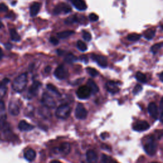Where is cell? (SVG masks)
Instances as JSON below:
<instances>
[{
	"label": "cell",
	"instance_id": "47",
	"mask_svg": "<svg viewBox=\"0 0 163 163\" xmlns=\"http://www.w3.org/2000/svg\"><path fill=\"white\" fill-rule=\"evenodd\" d=\"M50 163H62L61 162L58 161V160H54V161H52Z\"/></svg>",
	"mask_w": 163,
	"mask_h": 163
},
{
	"label": "cell",
	"instance_id": "39",
	"mask_svg": "<svg viewBox=\"0 0 163 163\" xmlns=\"http://www.w3.org/2000/svg\"><path fill=\"white\" fill-rule=\"evenodd\" d=\"M8 7L3 3H0V12H5L8 11Z\"/></svg>",
	"mask_w": 163,
	"mask_h": 163
},
{
	"label": "cell",
	"instance_id": "32",
	"mask_svg": "<svg viewBox=\"0 0 163 163\" xmlns=\"http://www.w3.org/2000/svg\"><path fill=\"white\" fill-rule=\"evenodd\" d=\"M47 89L50 91H51V92H52V93H53L54 94H56L57 96H60L61 95L60 93H59V92L57 89V88H56L53 85H52V84H48L47 85Z\"/></svg>",
	"mask_w": 163,
	"mask_h": 163
},
{
	"label": "cell",
	"instance_id": "34",
	"mask_svg": "<svg viewBox=\"0 0 163 163\" xmlns=\"http://www.w3.org/2000/svg\"><path fill=\"white\" fill-rule=\"evenodd\" d=\"M162 46V43H156L155 45H154L152 46V47H151V52L153 53V54H156L158 51L159 50V49H161V47Z\"/></svg>",
	"mask_w": 163,
	"mask_h": 163
},
{
	"label": "cell",
	"instance_id": "24",
	"mask_svg": "<svg viewBox=\"0 0 163 163\" xmlns=\"http://www.w3.org/2000/svg\"><path fill=\"white\" fill-rule=\"evenodd\" d=\"M156 31V30L154 28H151L149 29H147L144 33V37L147 40H152L154 37Z\"/></svg>",
	"mask_w": 163,
	"mask_h": 163
},
{
	"label": "cell",
	"instance_id": "41",
	"mask_svg": "<svg viewBox=\"0 0 163 163\" xmlns=\"http://www.w3.org/2000/svg\"><path fill=\"white\" fill-rule=\"evenodd\" d=\"M79 59H80V61H83V62H84L85 63H88V58L86 55H82V56H80Z\"/></svg>",
	"mask_w": 163,
	"mask_h": 163
},
{
	"label": "cell",
	"instance_id": "43",
	"mask_svg": "<svg viewBox=\"0 0 163 163\" xmlns=\"http://www.w3.org/2000/svg\"><path fill=\"white\" fill-rule=\"evenodd\" d=\"M156 134L157 135V137L160 138L161 136H163V130L161 131H158V132H156Z\"/></svg>",
	"mask_w": 163,
	"mask_h": 163
},
{
	"label": "cell",
	"instance_id": "36",
	"mask_svg": "<svg viewBox=\"0 0 163 163\" xmlns=\"http://www.w3.org/2000/svg\"><path fill=\"white\" fill-rule=\"evenodd\" d=\"M89 19L92 22H96L99 19V17L98 15H96L94 13H92L89 15Z\"/></svg>",
	"mask_w": 163,
	"mask_h": 163
},
{
	"label": "cell",
	"instance_id": "4",
	"mask_svg": "<svg viewBox=\"0 0 163 163\" xmlns=\"http://www.w3.org/2000/svg\"><path fill=\"white\" fill-rule=\"evenodd\" d=\"M42 103L45 107H47L48 108H54L56 106V103L54 98L47 93L43 94Z\"/></svg>",
	"mask_w": 163,
	"mask_h": 163
},
{
	"label": "cell",
	"instance_id": "42",
	"mask_svg": "<svg viewBox=\"0 0 163 163\" xmlns=\"http://www.w3.org/2000/svg\"><path fill=\"white\" fill-rule=\"evenodd\" d=\"M159 109L162 112V114L163 113V98L161 99V102H160V105H159Z\"/></svg>",
	"mask_w": 163,
	"mask_h": 163
},
{
	"label": "cell",
	"instance_id": "12",
	"mask_svg": "<svg viewBox=\"0 0 163 163\" xmlns=\"http://www.w3.org/2000/svg\"><path fill=\"white\" fill-rule=\"evenodd\" d=\"M92 59L95 61L102 68H106L108 65L107 59L103 55L93 54L92 55Z\"/></svg>",
	"mask_w": 163,
	"mask_h": 163
},
{
	"label": "cell",
	"instance_id": "31",
	"mask_svg": "<svg viewBox=\"0 0 163 163\" xmlns=\"http://www.w3.org/2000/svg\"><path fill=\"white\" fill-rule=\"evenodd\" d=\"M141 38V36L137 33H131L127 36V39L131 42H136V41L139 40Z\"/></svg>",
	"mask_w": 163,
	"mask_h": 163
},
{
	"label": "cell",
	"instance_id": "3",
	"mask_svg": "<svg viewBox=\"0 0 163 163\" xmlns=\"http://www.w3.org/2000/svg\"><path fill=\"white\" fill-rule=\"evenodd\" d=\"M144 150L148 155H155L157 151V144L154 138H150L144 145Z\"/></svg>",
	"mask_w": 163,
	"mask_h": 163
},
{
	"label": "cell",
	"instance_id": "30",
	"mask_svg": "<svg viewBox=\"0 0 163 163\" xmlns=\"http://www.w3.org/2000/svg\"><path fill=\"white\" fill-rule=\"evenodd\" d=\"M76 46H77V48L79 50L82 51V52H85L87 50V47L86 44L83 42L82 41H78L77 43H76Z\"/></svg>",
	"mask_w": 163,
	"mask_h": 163
},
{
	"label": "cell",
	"instance_id": "27",
	"mask_svg": "<svg viewBox=\"0 0 163 163\" xmlns=\"http://www.w3.org/2000/svg\"><path fill=\"white\" fill-rule=\"evenodd\" d=\"M76 60H77V58L72 54H68L64 58V61L67 63H73L75 62Z\"/></svg>",
	"mask_w": 163,
	"mask_h": 163
},
{
	"label": "cell",
	"instance_id": "8",
	"mask_svg": "<svg viewBox=\"0 0 163 163\" xmlns=\"http://www.w3.org/2000/svg\"><path fill=\"white\" fill-rule=\"evenodd\" d=\"M150 127L149 124L145 120H139L136 122L132 126V128L136 131L142 132L149 129Z\"/></svg>",
	"mask_w": 163,
	"mask_h": 163
},
{
	"label": "cell",
	"instance_id": "14",
	"mask_svg": "<svg viewBox=\"0 0 163 163\" xmlns=\"http://www.w3.org/2000/svg\"><path fill=\"white\" fill-rule=\"evenodd\" d=\"M73 6L80 11H84L87 9V5L84 0H70Z\"/></svg>",
	"mask_w": 163,
	"mask_h": 163
},
{
	"label": "cell",
	"instance_id": "15",
	"mask_svg": "<svg viewBox=\"0 0 163 163\" xmlns=\"http://www.w3.org/2000/svg\"><path fill=\"white\" fill-rule=\"evenodd\" d=\"M61 154L63 156L68 155L71 151V145L69 143H63L58 149Z\"/></svg>",
	"mask_w": 163,
	"mask_h": 163
},
{
	"label": "cell",
	"instance_id": "25",
	"mask_svg": "<svg viewBox=\"0 0 163 163\" xmlns=\"http://www.w3.org/2000/svg\"><path fill=\"white\" fill-rule=\"evenodd\" d=\"M75 32L71 30H67V31H64L60 32L58 34V37L60 39H65L67 38L68 37H70L72 34H73Z\"/></svg>",
	"mask_w": 163,
	"mask_h": 163
},
{
	"label": "cell",
	"instance_id": "2",
	"mask_svg": "<svg viewBox=\"0 0 163 163\" xmlns=\"http://www.w3.org/2000/svg\"><path fill=\"white\" fill-rule=\"evenodd\" d=\"M71 108L68 105H62L59 106L55 111V116L58 119H66L69 117L71 114Z\"/></svg>",
	"mask_w": 163,
	"mask_h": 163
},
{
	"label": "cell",
	"instance_id": "37",
	"mask_svg": "<svg viewBox=\"0 0 163 163\" xmlns=\"http://www.w3.org/2000/svg\"><path fill=\"white\" fill-rule=\"evenodd\" d=\"M83 38L85 41H87V42H89V41L91 40V38H92L91 34L88 32H84V33H83Z\"/></svg>",
	"mask_w": 163,
	"mask_h": 163
},
{
	"label": "cell",
	"instance_id": "50",
	"mask_svg": "<svg viewBox=\"0 0 163 163\" xmlns=\"http://www.w3.org/2000/svg\"><path fill=\"white\" fill-rule=\"evenodd\" d=\"M154 163H157V162H154Z\"/></svg>",
	"mask_w": 163,
	"mask_h": 163
},
{
	"label": "cell",
	"instance_id": "11",
	"mask_svg": "<svg viewBox=\"0 0 163 163\" xmlns=\"http://www.w3.org/2000/svg\"><path fill=\"white\" fill-rule=\"evenodd\" d=\"M8 111L10 114L12 115H18L20 112V107L18 104V102L14 100H12L10 101L8 106Z\"/></svg>",
	"mask_w": 163,
	"mask_h": 163
},
{
	"label": "cell",
	"instance_id": "13",
	"mask_svg": "<svg viewBox=\"0 0 163 163\" xmlns=\"http://www.w3.org/2000/svg\"><path fill=\"white\" fill-rule=\"evenodd\" d=\"M7 125V117L5 110H0V130L4 129Z\"/></svg>",
	"mask_w": 163,
	"mask_h": 163
},
{
	"label": "cell",
	"instance_id": "7",
	"mask_svg": "<svg viewBox=\"0 0 163 163\" xmlns=\"http://www.w3.org/2000/svg\"><path fill=\"white\" fill-rule=\"evenodd\" d=\"M87 116V111L85 108L84 105L79 103L76 106L75 109V117L76 119L82 120L85 119Z\"/></svg>",
	"mask_w": 163,
	"mask_h": 163
},
{
	"label": "cell",
	"instance_id": "1",
	"mask_svg": "<svg viewBox=\"0 0 163 163\" xmlns=\"http://www.w3.org/2000/svg\"><path fill=\"white\" fill-rule=\"evenodd\" d=\"M28 82V76L26 73H22L19 75L14 80L12 85L13 90L17 93H21L22 92Z\"/></svg>",
	"mask_w": 163,
	"mask_h": 163
},
{
	"label": "cell",
	"instance_id": "6",
	"mask_svg": "<svg viewBox=\"0 0 163 163\" xmlns=\"http://www.w3.org/2000/svg\"><path fill=\"white\" fill-rule=\"evenodd\" d=\"M91 94V91L87 86H81L76 91V96L80 99H86L89 98Z\"/></svg>",
	"mask_w": 163,
	"mask_h": 163
},
{
	"label": "cell",
	"instance_id": "45",
	"mask_svg": "<svg viewBox=\"0 0 163 163\" xmlns=\"http://www.w3.org/2000/svg\"><path fill=\"white\" fill-rule=\"evenodd\" d=\"M159 79H160L161 81L162 82H163V72H162V73L160 74V75H159Z\"/></svg>",
	"mask_w": 163,
	"mask_h": 163
},
{
	"label": "cell",
	"instance_id": "29",
	"mask_svg": "<svg viewBox=\"0 0 163 163\" xmlns=\"http://www.w3.org/2000/svg\"><path fill=\"white\" fill-rule=\"evenodd\" d=\"M136 79L138 81H139L141 83H146L147 82V77L146 76L141 72H137L136 74Z\"/></svg>",
	"mask_w": 163,
	"mask_h": 163
},
{
	"label": "cell",
	"instance_id": "20",
	"mask_svg": "<svg viewBox=\"0 0 163 163\" xmlns=\"http://www.w3.org/2000/svg\"><path fill=\"white\" fill-rule=\"evenodd\" d=\"M9 79H4L1 83H0V99L5 95L7 93V84L9 82Z\"/></svg>",
	"mask_w": 163,
	"mask_h": 163
},
{
	"label": "cell",
	"instance_id": "9",
	"mask_svg": "<svg viewBox=\"0 0 163 163\" xmlns=\"http://www.w3.org/2000/svg\"><path fill=\"white\" fill-rule=\"evenodd\" d=\"M71 11V8L68 4L66 3H60L56 6L53 11L54 15L60 14L61 12L68 13Z\"/></svg>",
	"mask_w": 163,
	"mask_h": 163
},
{
	"label": "cell",
	"instance_id": "23",
	"mask_svg": "<svg viewBox=\"0 0 163 163\" xmlns=\"http://www.w3.org/2000/svg\"><path fill=\"white\" fill-rule=\"evenodd\" d=\"M40 4L39 3H34L31 5L30 8V15L31 17H34L37 15L40 9Z\"/></svg>",
	"mask_w": 163,
	"mask_h": 163
},
{
	"label": "cell",
	"instance_id": "16",
	"mask_svg": "<svg viewBox=\"0 0 163 163\" xmlns=\"http://www.w3.org/2000/svg\"><path fill=\"white\" fill-rule=\"evenodd\" d=\"M106 88L107 90L111 94H115L117 93H118L119 90L117 84L115 82H114L112 81L108 82L106 84Z\"/></svg>",
	"mask_w": 163,
	"mask_h": 163
},
{
	"label": "cell",
	"instance_id": "35",
	"mask_svg": "<svg viewBox=\"0 0 163 163\" xmlns=\"http://www.w3.org/2000/svg\"><path fill=\"white\" fill-rule=\"evenodd\" d=\"M77 17H76V16H71V17H68L67 19H66L65 20V23L66 24H73L74 22H77L78 21V20H77Z\"/></svg>",
	"mask_w": 163,
	"mask_h": 163
},
{
	"label": "cell",
	"instance_id": "33",
	"mask_svg": "<svg viewBox=\"0 0 163 163\" xmlns=\"http://www.w3.org/2000/svg\"><path fill=\"white\" fill-rule=\"evenodd\" d=\"M86 70H87V72L91 76H93V77H95V76L98 75V71L94 68H87Z\"/></svg>",
	"mask_w": 163,
	"mask_h": 163
},
{
	"label": "cell",
	"instance_id": "5",
	"mask_svg": "<svg viewBox=\"0 0 163 163\" xmlns=\"http://www.w3.org/2000/svg\"><path fill=\"white\" fill-rule=\"evenodd\" d=\"M54 76L59 80H64L68 77L69 73L64 66L60 65L55 69Z\"/></svg>",
	"mask_w": 163,
	"mask_h": 163
},
{
	"label": "cell",
	"instance_id": "49",
	"mask_svg": "<svg viewBox=\"0 0 163 163\" xmlns=\"http://www.w3.org/2000/svg\"><path fill=\"white\" fill-rule=\"evenodd\" d=\"M3 27V24H2V22L0 21V29H1V28Z\"/></svg>",
	"mask_w": 163,
	"mask_h": 163
},
{
	"label": "cell",
	"instance_id": "10",
	"mask_svg": "<svg viewBox=\"0 0 163 163\" xmlns=\"http://www.w3.org/2000/svg\"><path fill=\"white\" fill-rule=\"evenodd\" d=\"M42 84H41L38 81H34L32 85L30 86L28 91V95L31 98H33L34 96H36L37 95L39 89L40 88Z\"/></svg>",
	"mask_w": 163,
	"mask_h": 163
},
{
	"label": "cell",
	"instance_id": "18",
	"mask_svg": "<svg viewBox=\"0 0 163 163\" xmlns=\"http://www.w3.org/2000/svg\"><path fill=\"white\" fill-rule=\"evenodd\" d=\"M18 127L21 131H30L34 129V126L33 125L28 123L25 120L20 121Z\"/></svg>",
	"mask_w": 163,
	"mask_h": 163
},
{
	"label": "cell",
	"instance_id": "38",
	"mask_svg": "<svg viewBox=\"0 0 163 163\" xmlns=\"http://www.w3.org/2000/svg\"><path fill=\"white\" fill-rule=\"evenodd\" d=\"M142 90V87L141 85H136L135 87V88L133 89V93L135 94H136L138 93H139Z\"/></svg>",
	"mask_w": 163,
	"mask_h": 163
},
{
	"label": "cell",
	"instance_id": "26",
	"mask_svg": "<svg viewBox=\"0 0 163 163\" xmlns=\"http://www.w3.org/2000/svg\"><path fill=\"white\" fill-rule=\"evenodd\" d=\"M10 37H11L12 40L14 42H19L20 40V37L16 31V30L14 29H10Z\"/></svg>",
	"mask_w": 163,
	"mask_h": 163
},
{
	"label": "cell",
	"instance_id": "44",
	"mask_svg": "<svg viewBox=\"0 0 163 163\" xmlns=\"http://www.w3.org/2000/svg\"><path fill=\"white\" fill-rule=\"evenodd\" d=\"M50 71H51V67H50V66H47V67H46L45 69V72L47 73H50Z\"/></svg>",
	"mask_w": 163,
	"mask_h": 163
},
{
	"label": "cell",
	"instance_id": "17",
	"mask_svg": "<svg viewBox=\"0 0 163 163\" xmlns=\"http://www.w3.org/2000/svg\"><path fill=\"white\" fill-rule=\"evenodd\" d=\"M86 159L89 163H95L98 160V155L93 150H89L86 153Z\"/></svg>",
	"mask_w": 163,
	"mask_h": 163
},
{
	"label": "cell",
	"instance_id": "28",
	"mask_svg": "<svg viewBox=\"0 0 163 163\" xmlns=\"http://www.w3.org/2000/svg\"><path fill=\"white\" fill-rule=\"evenodd\" d=\"M101 162L102 163H117L115 160L108 156L103 154L101 156Z\"/></svg>",
	"mask_w": 163,
	"mask_h": 163
},
{
	"label": "cell",
	"instance_id": "19",
	"mask_svg": "<svg viewBox=\"0 0 163 163\" xmlns=\"http://www.w3.org/2000/svg\"><path fill=\"white\" fill-rule=\"evenodd\" d=\"M148 110L150 115L154 119H157L158 116V109L157 106L154 103H150L148 106Z\"/></svg>",
	"mask_w": 163,
	"mask_h": 163
},
{
	"label": "cell",
	"instance_id": "21",
	"mask_svg": "<svg viewBox=\"0 0 163 163\" xmlns=\"http://www.w3.org/2000/svg\"><path fill=\"white\" fill-rule=\"evenodd\" d=\"M36 156V152L32 149H29L24 152V158L29 161H34Z\"/></svg>",
	"mask_w": 163,
	"mask_h": 163
},
{
	"label": "cell",
	"instance_id": "40",
	"mask_svg": "<svg viewBox=\"0 0 163 163\" xmlns=\"http://www.w3.org/2000/svg\"><path fill=\"white\" fill-rule=\"evenodd\" d=\"M50 42L54 45H57L59 43V41L58 40V39L54 38V37H51L50 39Z\"/></svg>",
	"mask_w": 163,
	"mask_h": 163
},
{
	"label": "cell",
	"instance_id": "48",
	"mask_svg": "<svg viewBox=\"0 0 163 163\" xmlns=\"http://www.w3.org/2000/svg\"><path fill=\"white\" fill-rule=\"evenodd\" d=\"M161 122H162V123H163V113L162 114L161 117Z\"/></svg>",
	"mask_w": 163,
	"mask_h": 163
},
{
	"label": "cell",
	"instance_id": "22",
	"mask_svg": "<svg viewBox=\"0 0 163 163\" xmlns=\"http://www.w3.org/2000/svg\"><path fill=\"white\" fill-rule=\"evenodd\" d=\"M87 86L90 89L91 93L96 94L99 91V88L97 84L95 83V82L92 79H89L87 81Z\"/></svg>",
	"mask_w": 163,
	"mask_h": 163
},
{
	"label": "cell",
	"instance_id": "46",
	"mask_svg": "<svg viewBox=\"0 0 163 163\" xmlns=\"http://www.w3.org/2000/svg\"><path fill=\"white\" fill-rule=\"evenodd\" d=\"M3 54L2 50H1V48H0V59H2V58H3Z\"/></svg>",
	"mask_w": 163,
	"mask_h": 163
}]
</instances>
